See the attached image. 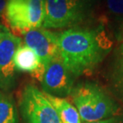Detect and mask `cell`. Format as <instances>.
<instances>
[{
	"label": "cell",
	"instance_id": "cell-1",
	"mask_svg": "<svg viewBox=\"0 0 123 123\" xmlns=\"http://www.w3.org/2000/svg\"><path fill=\"white\" fill-rule=\"evenodd\" d=\"M58 44L61 60L74 77L91 74L112 46L103 30L78 27L58 34Z\"/></svg>",
	"mask_w": 123,
	"mask_h": 123
},
{
	"label": "cell",
	"instance_id": "cell-2",
	"mask_svg": "<svg viewBox=\"0 0 123 123\" xmlns=\"http://www.w3.org/2000/svg\"><path fill=\"white\" fill-rule=\"evenodd\" d=\"M81 119L86 122L103 120L118 114V106L97 84L86 82L74 87L70 93Z\"/></svg>",
	"mask_w": 123,
	"mask_h": 123
},
{
	"label": "cell",
	"instance_id": "cell-3",
	"mask_svg": "<svg viewBox=\"0 0 123 123\" xmlns=\"http://www.w3.org/2000/svg\"><path fill=\"white\" fill-rule=\"evenodd\" d=\"M44 15L45 1L7 0L6 10L1 18L7 30L19 37L32 29L42 27Z\"/></svg>",
	"mask_w": 123,
	"mask_h": 123
},
{
	"label": "cell",
	"instance_id": "cell-4",
	"mask_svg": "<svg viewBox=\"0 0 123 123\" xmlns=\"http://www.w3.org/2000/svg\"><path fill=\"white\" fill-rule=\"evenodd\" d=\"M90 10V0H45L42 27L58 29L77 25Z\"/></svg>",
	"mask_w": 123,
	"mask_h": 123
},
{
	"label": "cell",
	"instance_id": "cell-5",
	"mask_svg": "<svg viewBox=\"0 0 123 123\" xmlns=\"http://www.w3.org/2000/svg\"><path fill=\"white\" fill-rule=\"evenodd\" d=\"M20 109L26 123H62L44 92L32 85L23 90Z\"/></svg>",
	"mask_w": 123,
	"mask_h": 123
},
{
	"label": "cell",
	"instance_id": "cell-6",
	"mask_svg": "<svg viewBox=\"0 0 123 123\" xmlns=\"http://www.w3.org/2000/svg\"><path fill=\"white\" fill-rule=\"evenodd\" d=\"M21 43V38L14 35L7 28L4 27L0 31V87L2 89H10L14 84V56Z\"/></svg>",
	"mask_w": 123,
	"mask_h": 123
},
{
	"label": "cell",
	"instance_id": "cell-7",
	"mask_svg": "<svg viewBox=\"0 0 123 123\" xmlns=\"http://www.w3.org/2000/svg\"><path fill=\"white\" fill-rule=\"evenodd\" d=\"M73 77L61 58H56L46 66L42 81L43 92L60 98L70 95L74 88Z\"/></svg>",
	"mask_w": 123,
	"mask_h": 123
},
{
	"label": "cell",
	"instance_id": "cell-8",
	"mask_svg": "<svg viewBox=\"0 0 123 123\" xmlns=\"http://www.w3.org/2000/svg\"><path fill=\"white\" fill-rule=\"evenodd\" d=\"M23 36L25 44L36 53L45 66L60 58L57 33L39 27L30 30Z\"/></svg>",
	"mask_w": 123,
	"mask_h": 123
},
{
	"label": "cell",
	"instance_id": "cell-9",
	"mask_svg": "<svg viewBox=\"0 0 123 123\" xmlns=\"http://www.w3.org/2000/svg\"><path fill=\"white\" fill-rule=\"evenodd\" d=\"M14 63L15 70L30 74L34 73L43 64L36 53L23 43L14 54Z\"/></svg>",
	"mask_w": 123,
	"mask_h": 123
},
{
	"label": "cell",
	"instance_id": "cell-10",
	"mask_svg": "<svg viewBox=\"0 0 123 123\" xmlns=\"http://www.w3.org/2000/svg\"><path fill=\"white\" fill-rule=\"evenodd\" d=\"M44 93L57 111L62 123H82V119L77 108L70 102L64 98Z\"/></svg>",
	"mask_w": 123,
	"mask_h": 123
},
{
	"label": "cell",
	"instance_id": "cell-11",
	"mask_svg": "<svg viewBox=\"0 0 123 123\" xmlns=\"http://www.w3.org/2000/svg\"><path fill=\"white\" fill-rule=\"evenodd\" d=\"M0 123H18V114L13 101L1 90H0Z\"/></svg>",
	"mask_w": 123,
	"mask_h": 123
},
{
	"label": "cell",
	"instance_id": "cell-12",
	"mask_svg": "<svg viewBox=\"0 0 123 123\" xmlns=\"http://www.w3.org/2000/svg\"><path fill=\"white\" fill-rule=\"evenodd\" d=\"M114 85L117 96L123 102V70H114Z\"/></svg>",
	"mask_w": 123,
	"mask_h": 123
},
{
	"label": "cell",
	"instance_id": "cell-13",
	"mask_svg": "<svg viewBox=\"0 0 123 123\" xmlns=\"http://www.w3.org/2000/svg\"><path fill=\"white\" fill-rule=\"evenodd\" d=\"M106 6L110 14L123 16V0H106Z\"/></svg>",
	"mask_w": 123,
	"mask_h": 123
},
{
	"label": "cell",
	"instance_id": "cell-14",
	"mask_svg": "<svg viewBox=\"0 0 123 123\" xmlns=\"http://www.w3.org/2000/svg\"><path fill=\"white\" fill-rule=\"evenodd\" d=\"M86 123H123V114H118L108 118L100 120V121Z\"/></svg>",
	"mask_w": 123,
	"mask_h": 123
},
{
	"label": "cell",
	"instance_id": "cell-15",
	"mask_svg": "<svg viewBox=\"0 0 123 123\" xmlns=\"http://www.w3.org/2000/svg\"><path fill=\"white\" fill-rule=\"evenodd\" d=\"M117 38L120 43H123V22L120 24L117 31Z\"/></svg>",
	"mask_w": 123,
	"mask_h": 123
},
{
	"label": "cell",
	"instance_id": "cell-16",
	"mask_svg": "<svg viewBox=\"0 0 123 123\" xmlns=\"http://www.w3.org/2000/svg\"><path fill=\"white\" fill-rule=\"evenodd\" d=\"M7 3V0H0V15L4 14Z\"/></svg>",
	"mask_w": 123,
	"mask_h": 123
},
{
	"label": "cell",
	"instance_id": "cell-17",
	"mask_svg": "<svg viewBox=\"0 0 123 123\" xmlns=\"http://www.w3.org/2000/svg\"><path fill=\"white\" fill-rule=\"evenodd\" d=\"M4 28V26H2V25H0V31H1L2 30V29H3Z\"/></svg>",
	"mask_w": 123,
	"mask_h": 123
},
{
	"label": "cell",
	"instance_id": "cell-18",
	"mask_svg": "<svg viewBox=\"0 0 123 123\" xmlns=\"http://www.w3.org/2000/svg\"><path fill=\"white\" fill-rule=\"evenodd\" d=\"M43 1H45V0H43Z\"/></svg>",
	"mask_w": 123,
	"mask_h": 123
}]
</instances>
